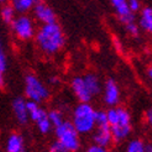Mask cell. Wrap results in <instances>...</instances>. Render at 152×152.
<instances>
[{"label": "cell", "instance_id": "obj_14", "mask_svg": "<svg viewBox=\"0 0 152 152\" xmlns=\"http://www.w3.org/2000/svg\"><path fill=\"white\" fill-rule=\"evenodd\" d=\"M27 105V111H28V116L31 120H34L35 123H39V121L41 119H43L45 116H47L48 115V113H46L43 109H41L39 104L35 103V102H31V100H28L26 103Z\"/></svg>", "mask_w": 152, "mask_h": 152}, {"label": "cell", "instance_id": "obj_30", "mask_svg": "<svg viewBox=\"0 0 152 152\" xmlns=\"http://www.w3.org/2000/svg\"><path fill=\"white\" fill-rule=\"evenodd\" d=\"M50 83H52V84H57V83H58V78L57 77H51L50 78Z\"/></svg>", "mask_w": 152, "mask_h": 152}, {"label": "cell", "instance_id": "obj_15", "mask_svg": "<svg viewBox=\"0 0 152 152\" xmlns=\"http://www.w3.org/2000/svg\"><path fill=\"white\" fill-rule=\"evenodd\" d=\"M84 82H86V84L89 89V92L92 93V95H98L100 93V90H102V84H100V82L99 79H98V77L95 74H86L84 77Z\"/></svg>", "mask_w": 152, "mask_h": 152}, {"label": "cell", "instance_id": "obj_19", "mask_svg": "<svg viewBox=\"0 0 152 152\" xmlns=\"http://www.w3.org/2000/svg\"><path fill=\"white\" fill-rule=\"evenodd\" d=\"M108 126H110L108 113L96 110L95 111V127H108Z\"/></svg>", "mask_w": 152, "mask_h": 152}, {"label": "cell", "instance_id": "obj_16", "mask_svg": "<svg viewBox=\"0 0 152 152\" xmlns=\"http://www.w3.org/2000/svg\"><path fill=\"white\" fill-rule=\"evenodd\" d=\"M140 27H142L145 31L152 34V9L151 7H145L142 10L141 18H140Z\"/></svg>", "mask_w": 152, "mask_h": 152}, {"label": "cell", "instance_id": "obj_18", "mask_svg": "<svg viewBox=\"0 0 152 152\" xmlns=\"http://www.w3.org/2000/svg\"><path fill=\"white\" fill-rule=\"evenodd\" d=\"M15 9L11 5H4L1 9V20L5 24H12L15 21Z\"/></svg>", "mask_w": 152, "mask_h": 152}, {"label": "cell", "instance_id": "obj_13", "mask_svg": "<svg viewBox=\"0 0 152 152\" xmlns=\"http://www.w3.org/2000/svg\"><path fill=\"white\" fill-rule=\"evenodd\" d=\"M24 139L19 134H11L6 140V152H22Z\"/></svg>", "mask_w": 152, "mask_h": 152}, {"label": "cell", "instance_id": "obj_7", "mask_svg": "<svg viewBox=\"0 0 152 152\" xmlns=\"http://www.w3.org/2000/svg\"><path fill=\"white\" fill-rule=\"evenodd\" d=\"M111 5L114 7V10L116 11L119 20L124 25L135 22L134 12L131 11L130 6H129V0H111Z\"/></svg>", "mask_w": 152, "mask_h": 152}, {"label": "cell", "instance_id": "obj_9", "mask_svg": "<svg viewBox=\"0 0 152 152\" xmlns=\"http://www.w3.org/2000/svg\"><path fill=\"white\" fill-rule=\"evenodd\" d=\"M34 12L37 20H40L43 22V25H48V24H57L56 22V15L53 12V10L46 4H39L35 5L34 7Z\"/></svg>", "mask_w": 152, "mask_h": 152}, {"label": "cell", "instance_id": "obj_11", "mask_svg": "<svg viewBox=\"0 0 152 152\" xmlns=\"http://www.w3.org/2000/svg\"><path fill=\"white\" fill-rule=\"evenodd\" d=\"M26 103L27 102L24 100V98H20V96L12 99V103H11V108H12V111H14V115H15V118H16V120L19 121L20 124H26L28 118H30Z\"/></svg>", "mask_w": 152, "mask_h": 152}, {"label": "cell", "instance_id": "obj_8", "mask_svg": "<svg viewBox=\"0 0 152 152\" xmlns=\"http://www.w3.org/2000/svg\"><path fill=\"white\" fill-rule=\"evenodd\" d=\"M71 88L73 90L74 95L77 96V99L80 103H89L92 100V93L89 92V89L84 82V78L83 77H75L72 79L71 82Z\"/></svg>", "mask_w": 152, "mask_h": 152}, {"label": "cell", "instance_id": "obj_12", "mask_svg": "<svg viewBox=\"0 0 152 152\" xmlns=\"http://www.w3.org/2000/svg\"><path fill=\"white\" fill-rule=\"evenodd\" d=\"M113 140V132H111V126L108 127H96V131L93 135V141L95 142V145L106 147L110 145V142Z\"/></svg>", "mask_w": 152, "mask_h": 152}, {"label": "cell", "instance_id": "obj_21", "mask_svg": "<svg viewBox=\"0 0 152 152\" xmlns=\"http://www.w3.org/2000/svg\"><path fill=\"white\" fill-rule=\"evenodd\" d=\"M48 119L51 121V124L55 126V127H58L61 126L63 123H64V119H63V115L61 114V111L58 110H52L48 113Z\"/></svg>", "mask_w": 152, "mask_h": 152}, {"label": "cell", "instance_id": "obj_25", "mask_svg": "<svg viewBox=\"0 0 152 152\" xmlns=\"http://www.w3.org/2000/svg\"><path fill=\"white\" fill-rule=\"evenodd\" d=\"M6 66H7V61H6V56L4 51L1 50V52H0V74H4L5 71H6Z\"/></svg>", "mask_w": 152, "mask_h": 152}, {"label": "cell", "instance_id": "obj_31", "mask_svg": "<svg viewBox=\"0 0 152 152\" xmlns=\"http://www.w3.org/2000/svg\"><path fill=\"white\" fill-rule=\"evenodd\" d=\"M146 152H152V146L151 145H146Z\"/></svg>", "mask_w": 152, "mask_h": 152}, {"label": "cell", "instance_id": "obj_24", "mask_svg": "<svg viewBox=\"0 0 152 152\" xmlns=\"http://www.w3.org/2000/svg\"><path fill=\"white\" fill-rule=\"evenodd\" d=\"M125 28H126V31L132 35L134 37H137L139 36V26L135 24V22H131V24H127L125 25Z\"/></svg>", "mask_w": 152, "mask_h": 152}, {"label": "cell", "instance_id": "obj_10", "mask_svg": "<svg viewBox=\"0 0 152 152\" xmlns=\"http://www.w3.org/2000/svg\"><path fill=\"white\" fill-rule=\"evenodd\" d=\"M120 99V90L119 87L116 86V83L114 82L113 79H108L104 86V100L105 103L114 106L119 103Z\"/></svg>", "mask_w": 152, "mask_h": 152}, {"label": "cell", "instance_id": "obj_6", "mask_svg": "<svg viewBox=\"0 0 152 152\" xmlns=\"http://www.w3.org/2000/svg\"><path fill=\"white\" fill-rule=\"evenodd\" d=\"M11 28L14 34L16 35L20 40H30L32 39L35 35V28L32 25V21L30 18L21 15V16L16 18L15 21L11 24Z\"/></svg>", "mask_w": 152, "mask_h": 152}, {"label": "cell", "instance_id": "obj_1", "mask_svg": "<svg viewBox=\"0 0 152 152\" xmlns=\"http://www.w3.org/2000/svg\"><path fill=\"white\" fill-rule=\"evenodd\" d=\"M36 42L42 52L55 55L64 46V35L58 24L43 25L36 34Z\"/></svg>", "mask_w": 152, "mask_h": 152}, {"label": "cell", "instance_id": "obj_3", "mask_svg": "<svg viewBox=\"0 0 152 152\" xmlns=\"http://www.w3.org/2000/svg\"><path fill=\"white\" fill-rule=\"evenodd\" d=\"M56 136L57 140L66 147L68 152H75L80 147V141L78 131L75 130L73 123L71 121H64V123L56 127Z\"/></svg>", "mask_w": 152, "mask_h": 152}, {"label": "cell", "instance_id": "obj_26", "mask_svg": "<svg viewBox=\"0 0 152 152\" xmlns=\"http://www.w3.org/2000/svg\"><path fill=\"white\" fill-rule=\"evenodd\" d=\"M129 6H130L132 12H137L141 9V4L139 0H129Z\"/></svg>", "mask_w": 152, "mask_h": 152}, {"label": "cell", "instance_id": "obj_22", "mask_svg": "<svg viewBox=\"0 0 152 152\" xmlns=\"http://www.w3.org/2000/svg\"><path fill=\"white\" fill-rule=\"evenodd\" d=\"M36 125H37V127H39L40 132H42V134H47V132L51 130V126H52L51 121H50V119H48V115L45 116L43 119H41L39 123H36Z\"/></svg>", "mask_w": 152, "mask_h": 152}, {"label": "cell", "instance_id": "obj_33", "mask_svg": "<svg viewBox=\"0 0 152 152\" xmlns=\"http://www.w3.org/2000/svg\"><path fill=\"white\" fill-rule=\"evenodd\" d=\"M35 5H39V4H42V0H34Z\"/></svg>", "mask_w": 152, "mask_h": 152}, {"label": "cell", "instance_id": "obj_5", "mask_svg": "<svg viewBox=\"0 0 152 152\" xmlns=\"http://www.w3.org/2000/svg\"><path fill=\"white\" fill-rule=\"evenodd\" d=\"M118 120L116 123L111 126V132H113V139L115 141L125 140L131 132V118L125 109L118 108Z\"/></svg>", "mask_w": 152, "mask_h": 152}, {"label": "cell", "instance_id": "obj_28", "mask_svg": "<svg viewBox=\"0 0 152 152\" xmlns=\"http://www.w3.org/2000/svg\"><path fill=\"white\" fill-rule=\"evenodd\" d=\"M146 120H147V124L150 126H152V109L147 110V113H146Z\"/></svg>", "mask_w": 152, "mask_h": 152}, {"label": "cell", "instance_id": "obj_23", "mask_svg": "<svg viewBox=\"0 0 152 152\" xmlns=\"http://www.w3.org/2000/svg\"><path fill=\"white\" fill-rule=\"evenodd\" d=\"M48 152H68L67 150H66V147L61 143L58 140L57 141H55L52 143V145L50 146V150H48Z\"/></svg>", "mask_w": 152, "mask_h": 152}, {"label": "cell", "instance_id": "obj_2", "mask_svg": "<svg viewBox=\"0 0 152 152\" xmlns=\"http://www.w3.org/2000/svg\"><path fill=\"white\" fill-rule=\"evenodd\" d=\"M95 111L89 103H80L75 106L72 123L78 134H89L95 127Z\"/></svg>", "mask_w": 152, "mask_h": 152}, {"label": "cell", "instance_id": "obj_29", "mask_svg": "<svg viewBox=\"0 0 152 152\" xmlns=\"http://www.w3.org/2000/svg\"><path fill=\"white\" fill-rule=\"evenodd\" d=\"M114 45H115V48H116V51L119 53L123 52V47H121V45H120V42H119L118 39H114Z\"/></svg>", "mask_w": 152, "mask_h": 152}, {"label": "cell", "instance_id": "obj_34", "mask_svg": "<svg viewBox=\"0 0 152 152\" xmlns=\"http://www.w3.org/2000/svg\"><path fill=\"white\" fill-rule=\"evenodd\" d=\"M0 1H5V0H0Z\"/></svg>", "mask_w": 152, "mask_h": 152}, {"label": "cell", "instance_id": "obj_4", "mask_svg": "<svg viewBox=\"0 0 152 152\" xmlns=\"http://www.w3.org/2000/svg\"><path fill=\"white\" fill-rule=\"evenodd\" d=\"M25 94L28 98V100L35 103H41L43 100L48 99L50 92L48 89L42 84V82L32 74L26 75L25 78Z\"/></svg>", "mask_w": 152, "mask_h": 152}, {"label": "cell", "instance_id": "obj_20", "mask_svg": "<svg viewBox=\"0 0 152 152\" xmlns=\"http://www.w3.org/2000/svg\"><path fill=\"white\" fill-rule=\"evenodd\" d=\"M126 152H146V145L141 140H132L127 145Z\"/></svg>", "mask_w": 152, "mask_h": 152}, {"label": "cell", "instance_id": "obj_27", "mask_svg": "<svg viewBox=\"0 0 152 152\" xmlns=\"http://www.w3.org/2000/svg\"><path fill=\"white\" fill-rule=\"evenodd\" d=\"M87 152H108L106 151L105 147H102V146H98V145H93V146H90Z\"/></svg>", "mask_w": 152, "mask_h": 152}, {"label": "cell", "instance_id": "obj_17", "mask_svg": "<svg viewBox=\"0 0 152 152\" xmlns=\"http://www.w3.org/2000/svg\"><path fill=\"white\" fill-rule=\"evenodd\" d=\"M10 5L15 9V11L26 12L35 5V3H34V0H11Z\"/></svg>", "mask_w": 152, "mask_h": 152}, {"label": "cell", "instance_id": "obj_32", "mask_svg": "<svg viewBox=\"0 0 152 152\" xmlns=\"http://www.w3.org/2000/svg\"><path fill=\"white\" fill-rule=\"evenodd\" d=\"M148 77L151 78V80H152V67H150L148 68Z\"/></svg>", "mask_w": 152, "mask_h": 152}]
</instances>
